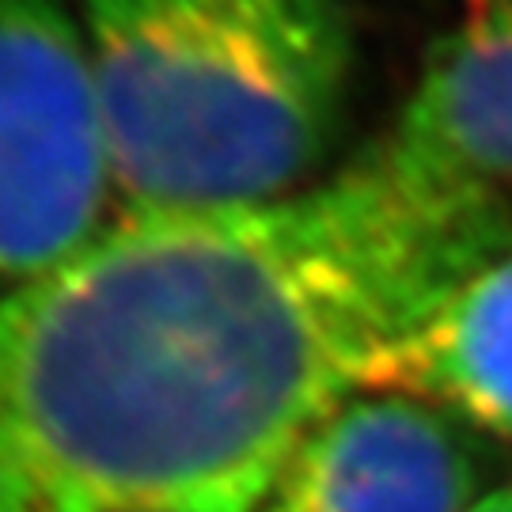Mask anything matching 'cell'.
Returning <instances> with one entry per match:
<instances>
[{"label": "cell", "instance_id": "6da1fadb", "mask_svg": "<svg viewBox=\"0 0 512 512\" xmlns=\"http://www.w3.org/2000/svg\"><path fill=\"white\" fill-rule=\"evenodd\" d=\"M482 262L372 148L270 205L110 217L0 296V512H258Z\"/></svg>", "mask_w": 512, "mask_h": 512}, {"label": "cell", "instance_id": "ba28073f", "mask_svg": "<svg viewBox=\"0 0 512 512\" xmlns=\"http://www.w3.org/2000/svg\"><path fill=\"white\" fill-rule=\"evenodd\" d=\"M467 4H475V0H467Z\"/></svg>", "mask_w": 512, "mask_h": 512}, {"label": "cell", "instance_id": "52a82bcc", "mask_svg": "<svg viewBox=\"0 0 512 512\" xmlns=\"http://www.w3.org/2000/svg\"><path fill=\"white\" fill-rule=\"evenodd\" d=\"M467 512H512V482L497 486V490H486Z\"/></svg>", "mask_w": 512, "mask_h": 512}, {"label": "cell", "instance_id": "3957f363", "mask_svg": "<svg viewBox=\"0 0 512 512\" xmlns=\"http://www.w3.org/2000/svg\"><path fill=\"white\" fill-rule=\"evenodd\" d=\"M114 217L76 0H0V296Z\"/></svg>", "mask_w": 512, "mask_h": 512}, {"label": "cell", "instance_id": "7a4b0ae2", "mask_svg": "<svg viewBox=\"0 0 512 512\" xmlns=\"http://www.w3.org/2000/svg\"><path fill=\"white\" fill-rule=\"evenodd\" d=\"M114 217L311 190L357 46L338 0H76Z\"/></svg>", "mask_w": 512, "mask_h": 512}, {"label": "cell", "instance_id": "8992f818", "mask_svg": "<svg viewBox=\"0 0 512 512\" xmlns=\"http://www.w3.org/2000/svg\"><path fill=\"white\" fill-rule=\"evenodd\" d=\"M365 387L403 391L475 433L512 437V251L475 266L403 330Z\"/></svg>", "mask_w": 512, "mask_h": 512}, {"label": "cell", "instance_id": "5b68a950", "mask_svg": "<svg viewBox=\"0 0 512 512\" xmlns=\"http://www.w3.org/2000/svg\"><path fill=\"white\" fill-rule=\"evenodd\" d=\"M482 448L448 410L357 387L296 440L258 512H467Z\"/></svg>", "mask_w": 512, "mask_h": 512}, {"label": "cell", "instance_id": "277c9868", "mask_svg": "<svg viewBox=\"0 0 512 512\" xmlns=\"http://www.w3.org/2000/svg\"><path fill=\"white\" fill-rule=\"evenodd\" d=\"M372 152L490 258L512 251V0L467 4Z\"/></svg>", "mask_w": 512, "mask_h": 512}]
</instances>
